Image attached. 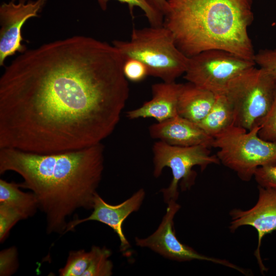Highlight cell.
Returning <instances> with one entry per match:
<instances>
[{
    "mask_svg": "<svg viewBox=\"0 0 276 276\" xmlns=\"http://www.w3.org/2000/svg\"><path fill=\"white\" fill-rule=\"evenodd\" d=\"M258 198L251 208L243 210L235 208L229 212L231 221L228 226L234 233L243 226H250L257 232L258 243L254 256L262 274L267 271L261 255V247L264 237L276 231V190L258 186Z\"/></svg>",
    "mask_w": 276,
    "mask_h": 276,
    "instance_id": "10",
    "label": "cell"
},
{
    "mask_svg": "<svg viewBox=\"0 0 276 276\" xmlns=\"http://www.w3.org/2000/svg\"><path fill=\"white\" fill-rule=\"evenodd\" d=\"M93 252L90 249L71 251L64 266L59 269L60 276H82L91 261Z\"/></svg>",
    "mask_w": 276,
    "mask_h": 276,
    "instance_id": "19",
    "label": "cell"
},
{
    "mask_svg": "<svg viewBox=\"0 0 276 276\" xmlns=\"http://www.w3.org/2000/svg\"><path fill=\"white\" fill-rule=\"evenodd\" d=\"M232 105L224 94L216 95L214 103L206 116L197 124L214 137L235 125Z\"/></svg>",
    "mask_w": 276,
    "mask_h": 276,
    "instance_id": "16",
    "label": "cell"
},
{
    "mask_svg": "<svg viewBox=\"0 0 276 276\" xmlns=\"http://www.w3.org/2000/svg\"><path fill=\"white\" fill-rule=\"evenodd\" d=\"M276 78L262 68L252 67L228 83L224 94L234 109L235 125L250 130L270 111Z\"/></svg>",
    "mask_w": 276,
    "mask_h": 276,
    "instance_id": "6",
    "label": "cell"
},
{
    "mask_svg": "<svg viewBox=\"0 0 276 276\" xmlns=\"http://www.w3.org/2000/svg\"><path fill=\"white\" fill-rule=\"evenodd\" d=\"M20 188L19 183L1 179L0 204L17 210L27 219L36 213L38 202L33 192H24Z\"/></svg>",
    "mask_w": 276,
    "mask_h": 276,
    "instance_id": "17",
    "label": "cell"
},
{
    "mask_svg": "<svg viewBox=\"0 0 276 276\" xmlns=\"http://www.w3.org/2000/svg\"><path fill=\"white\" fill-rule=\"evenodd\" d=\"M93 256L89 264L82 276H110L113 265L109 259L112 252L105 246L93 245L90 249Z\"/></svg>",
    "mask_w": 276,
    "mask_h": 276,
    "instance_id": "18",
    "label": "cell"
},
{
    "mask_svg": "<svg viewBox=\"0 0 276 276\" xmlns=\"http://www.w3.org/2000/svg\"><path fill=\"white\" fill-rule=\"evenodd\" d=\"M254 60L259 67L276 78V49L260 50L255 53Z\"/></svg>",
    "mask_w": 276,
    "mask_h": 276,
    "instance_id": "25",
    "label": "cell"
},
{
    "mask_svg": "<svg viewBox=\"0 0 276 276\" xmlns=\"http://www.w3.org/2000/svg\"><path fill=\"white\" fill-rule=\"evenodd\" d=\"M113 45L76 35L20 53L0 78V148L38 154L98 144L129 96Z\"/></svg>",
    "mask_w": 276,
    "mask_h": 276,
    "instance_id": "1",
    "label": "cell"
},
{
    "mask_svg": "<svg viewBox=\"0 0 276 276\" xmlns=\"http://www.w3.org/2000/svg\"><path fill=\"white\" fill-rule=\"evenodd\" d=\"M215 98L212 92L192 83H182L178 98V114L198 124L208 113Z\"/></svg>",
    "mask_w": 276,
    "mask_h": 276,
    "instance_id": "15",
    "label": "cell"
},
{
    "mask_svg": "<svg viewBox=\"0 0 276 276\" xmlns=\"http://www.w3.org/2000/svg\"><path fill=\"white\" fill-rule=\"evenodd\" d=\"M163 25L175 44L191 57L203 51L223 50L254 60L248 33L254 20L253 0H168Z\"/></svg>",
    "mask_w": 276,
    "mask_h": 276,
    "instance_id": "3",
    "label": "cell"
},
{
    "mask_svg": "<svg viewBox=\"0 0 276 276\" xmlns=\"http://www.w3.org/2000/svg\"><path fill=\"white\" fill-rule=\"evenodd\" d=\"M146 192L141 188L129 198L117 204L106 202L97 193L93 206L91 214L84 219H77L68 222L65 233L73 230L79 224L88 221H96L111 227L117 235L120 242V249L125 252L130 244L123 231V224L132 213L137 211L145 198Z\"/></svg>",
    "mask_w": 276,
    "mask_h": 276,
    "instance_id": "12",
    "label": "cell"
},
{
    "mask_svg": "<svg viewBox=\"0 0 276 276\" xmlns=\"http://www.w3.org/2000/svg\"><path fill=\"white\" fill-rule=\"evenodd\" d=\"M150 4L164 17L168 11L169 6L167 0H148Z\"/></svg>",
    "mask_w": 276,
    "mask_h": 276,
    "instance_id": "27",
    "label": "cell"
},
{
    "mask_svg": "<svg viewBox=\"0 0 276 276\" xmlns=\"http://www.w3.org/2000/svg\"><path fill=\"white\" fill-rule=\"evenodd\" d=\"M123 70L126 79L134 82H140L149 75L146 65L140 61L134 59L125 60Z\"/></svg>",
    "mask_w": 276,
    "mask_h": 276,
    "instance_id": "24",
    "label": "cell"
},
{
    "mask_svg": "<svg viewBox=\"0 0 276 276\" xmlns=\"http://www.w3.org/2000/svg\"><path fill=\"white\" fill-rule=\"evenodd\" d=\"M167 203L165 214L157 228L150 236L143 238H135L136 246L147 248L163 257L179 262L199 260L210 262L234 269L245 275H250V270L240 267L223 259L206 256L192 247L181 243L176 236L174 218L180 209L175 200Z\"/></svg>",
    "mask_w": 276,
    "mask_h": 276,
    "instance_id": "9",
    "label": "cell"
},
{
    "mask_svg": "<svg viewBox=\"0 0 276 276\" xmlns=\"http://www.w3.org/2000/svg\"><path fill=\"white\" fill-rule=\"evenodd\" d=\"M254 177L258 186L276 190V164L259 167Z\"/></svg>",
    "mask_w": 276,
    "mask_h": 276,
    "instance_id": "26",
    "label": "cell"
},
{
    "mask_svg": "<svg viewBox=\"0 0 276 276\" xmlns=\"http://www.w3.org/2000/svg\"><path fill=\"white\" fill-rule=\"evenodd\" d=\"M149 132L153 139L173 146L203 145L210 148L214 141L197 123L179 115L152 124Z\"/></svg>",
    "mask_w": 276,
    "mask_h": 276,
    "instance_id": "13",
    "label": "cell"
},
{
    "mask_svg": "<svg viewBox=\"0 0 276 276\" xmlns=\"http://www.w3.org/2000/svg\"><path fill=\"white\" fill-rule=\"evenodd\" d=\"M209 149L203 145L173 146L161 141L154 144L153 176L159 177L165 167L169 168L172 174L169 186L160 190L166 203L177 200L179 183L182 191L189 190L194 185L197 174L193 170L194 167L199 166L202 171L210 165L220 164L216 155L211 154Z\"/></svg>",
    "mask_w": 276,
    "mask_h": 276,
    "instance_id": "7",
    "label": "cell"
},
{
    "mask_svg": "<svg viewBox=\"0 0 276 276\" xmlns=\"http://www.w3.org/2000/svg\"><path fill=\"white\" fill-rule=\"evenodd\" d=\"M104 146L99 143L74 151L38 154L0 148V174L13 171L33 192L46 218L48 234L65 233L67 217L93 209L104 170Z\"/></svg>",
    "mask_w": 276,
    "mask_h": 276,
    "instance_id": "2",
    "label": "cell"
},
{
    "mask_svg": "<svg viewBox=\"0 0 276 276\" xmlns=\"http://www.w3.org/2000/svg\"><path fill=\"white\" fill-rule=\"evenodd\" d=\"M182 83L164 82L152 85V99L127 112L129 119L153 118L161 122L178 115V98Z\"/></svg>",
    "mask_w": 276,
    "mask_h": 276,
    "instance_id": "14",
    "label": "cell"
},
{
    "mask_svg": "<svg viewBox=\"0 0 276 276\" xmlns=\"http://www.w3.org/2000/svg\"><path fill=\"white\" fill-rule=\"evenodd\" d=\"M260 125L250 130L233 125L214 137L212 147L218 149L220 163L249 181L260 167L276 164V142L261 138Z\"/></svg>",
    "mask_w": 276,
    "mask_h": 276,
    "instance_id": "5",
    "label": "cell"
},
{
    "mask_svg": "<svg viewBox=\"0 0 276 276\" xmlns=\"http://www.w3.org/2000/svg\"><path fill=\"white\" fill-rule=\"evenodd\" d=\"M259 136L268 141L276 142V91L272 106L266 117L259 123Z\"/></svg>",
    "mask_w": 276,
    "mask_h": 276,
    "instance_id": "22",
    "label": "cell"
},
{
    "mask_svg": "<svg viewBox=\"0 0 276 276\" xmlns=\"http://www.w3.org/2000/svg\"><path fill=\"white\" fill-rule=\"evenodd\" d=\"M256 63L230 52L210 49L189 57L184 78L215 95L223 94L228 83Z\"/></svg>",
    "mask_w": 276,
    "mask_h": 276,
    "instance_id": "8",
    "label": "cell"
},
{
    "mask_svg": "<svg viewBox=\"0 0 276 276\" xmlns=\"http://www.w3.org/2000/svg\"><path fill=\"white\" fill-rule=\"evenodd\" d=\"M48 0H11L0 6V65L3 66L6 58L22 53L27 49L21 43L24 40L21 28L26 21L39 16V12Z\"/></svg>",
    "mask_w": 276,
    "mask_h": 276,
    "instance_id": "11",
    "label": "cell"
},
{
    "mask_svg": "<svg viewBox=\"0 0 276 276\" xmlns=\"http://www.w3.org/2000/svg\"><path fill=\"white\" fill-rule=\"evenodd\" d=\"M24 216L17 210L0 204V242H3L13 226L19 221L25 219Z\"/></svg>",
    "mask_w": 276,
    "mask_h": 276,
    "instance_id": "21",
    "label": "cell"
},
{
    "mask_svg": "<svg viewBox=\"0 0 276 276\" xmlns=\"http://www.w3.org/2000/svg\"><path fill=\"white\" fill-rule=\"evenodd\" d=\"M110 0H97L101 8L105 11L107 9V3ZM121 3H126L129 7L131 15L135 7L140 8L145 13L151 26L159 27L163 26L164 16L159 13L149 2L148 0H117Z\"/></svg>",
    "mask_w": 276,
    "mask_h": 276,
    "instance_id": "20",
    "label": "cell"
},
{
    "mask_svg": "<svg viewBox=\"0 0 276 276\" xmlns=\"http://www.w3.org/2000/svg\"><path fill=\"white\" fill-rule=\"evenodd\" d=\"M112 44L124 61H140L147 67L149 75L164 82H175L188 66L189 57L178 49L172 33L164 25L133 28L130 40H114Z\"/></svg>",
    "mask_w": 276,
    "mask_h": 276,
    "instance_id": "4",
    "label": "cell"
},
{
    "mask_svg": "<svg viewBox=\"0 0 276 276\" xmlns=\"http://www.w3.org/2000/svg\"><path fill=\"white\" fill-rule=\"evenodd\" d=\"M18 267L17 249L15 246L4 249L0 252V275L10 276Z\"/></svg>",
    "mask_w": 276,
    "mask_h": 276,
    "instance_id": "23",
    "label": "cell"
}]
</instances>
